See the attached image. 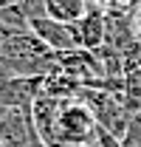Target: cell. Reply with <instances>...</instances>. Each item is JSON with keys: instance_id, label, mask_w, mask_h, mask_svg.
Here are the masks:
<instances>
[{"instance_id": "3957f363", "label": "cell", "mask_w": 141, "mask_h": 147, "mask_svg": "<svg viewBox=\"0 0 141 147\" xmlns=\"http://www.w3.org/2000/svg\"><path fill=\"white\" fill-rule=\"evenodd\" d=\"M76 34H79V45L88 48V51H96L107 37V23L105 14L96 11V9H88V14L76 23Z\"/></svg>"}, {"instance_id": "52a82bcc", "label": "cell", "mask_w": 141, "mask_h": 147, "mask_svg": "<svg viewBox=\"0 0 141 147\" xmlns=\"http://www.w3.org/2000/svg\"><path fill=\"white\" fill-rule=\"evenodd\" d=\"M0 147H3V144H0Z\"/></svg>"}, {"instance_id": "277c9868", "label": "cell", "mask_w": 141, "mask_h": 147, "mask_svg": "<svg viewBox=\"0 0 141 147\" xmlns=\"http://www.w3.org/2000/svg\"><path fill=\"white\" fill-rule=\"evenodd\" d=\"M42 3H45V17L56 20V23L76 26L88 14V3L85 0H42Z\"/></svg>"}, {"instance_id": "5b68a950", "label": "cell", "mask_w": 141, "mask_h": 147, "mask_svg": "<svg viewBox=\"0 0 141 147\" xmlns=\"http://www.w3.org/2000/svg\"><path fill=\"white\" fill-rule=\"evenodd\" d=\"M136 28H138V37H141V14H138V20H136Z\"/></svg>"}, {"instance_id": "8992f818", "label": "cell", "mask_w": 141, "mask_h": 147, "mask_svg": "<svg viewBox=\"0 0 141 147\" xmlns=\"http://www.w3.org/2000/svg\"><path fill=\"white\" fill-rule=\"evenodd\" d=\"M40 147H48V144H40Z\"/></svg>"}, {"instance_id": "6da1fadb", "label": "cell", "mask_w": 141, "mask_h": 147, "mask_svg": "<svg viewBox=\"0 0 141 147\" xmlns=\"http://www.w3.org/2000/svg\"><path fill=\"white\" fill-rule=\"evenodd\" d=\"M93 133H102L96 116L90 113L88 105H62L56 113V122H54V136L51 144H70V147H85V144H96V136Z\"/></svg>"}, {"instance_id": "7a4b0ae2", "label": "cell", "mask_w": 141, "mask_h": 147, "mask_svg": "<svg viewBox=\"0 0 141 147\" xmlns=\"http://www.w3.org/2000/svg\"><path fill=\"white\" fill-rule=\"evenodd\" d=\"M28 31L34 37H40L54 54H68V51L82 48L79 45V34H76V26L56 23V20L45 17V14H31L28 17Z\"/></svg>"}]
</instances>
